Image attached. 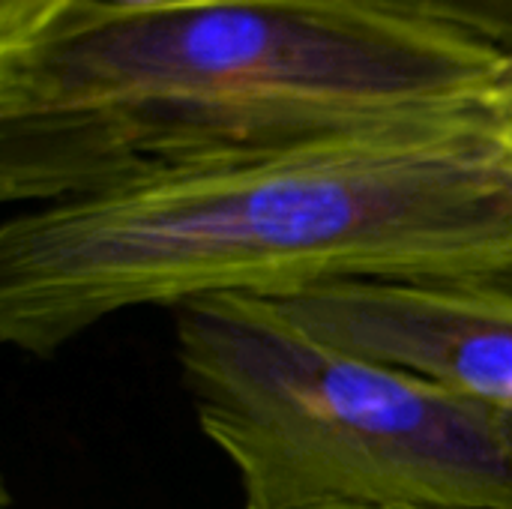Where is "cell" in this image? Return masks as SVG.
<instances>
[{
    "mask_svg": "<svg viewBox=\"0 0 512 509\" xmlns=\"http://www.w3.org/2000/svg\"><path fill=\"white\" fill-rule=\"evenodd\" d=\"M378 18L444 33L512 63V0H330Z\"/></svg>",
    "mask_w": 512,
    "mask_h": 509,
    "instance_id": "5b68a950",
    "label": "cell"
},
{
    "mask_svg": "<svg viewBox=\"0 0 512 509\" xmlns=\"http://www.w3.org/2000/svg\"><path fill=\"white\" fill-rule=\"evenodd\" d=\"M354 279L512 282L498 96L27 207L0 228V339L51 357L135 306Z\"/></svg>",
    "mask_w": 512,
    "mask_h": 509,
    "instance_id": "6da1fadb",
    "label": "cell"
},
{
    "mask_svg": "<svg viewBox=\"0 0 512 509\" xmlns=\"http://www.w3.org/2000/svg\"><path fill=\"white\" fill-rule=\"evenodd\" d=\"M72 0H0V48H12L57 18Z\"/></svg>",
    "mask_w": 512,
    "mask_h": 509,
    "instance_id": "8992f818",
    "label": "cell"
},
{
    "mask_svg": "<svg viewBox=\"0 0 512 509\" xmlns=\"http://www.w3.org/2000/svg\"><path fill=\"white\" fill-rule=\"evenodd\" d=\"M507 66L330 0H72L0 48V198L63 204L480 108Z\"/></svg>",
    "mask_w": 512,
    "mask_h": 509,
    "instance_id": "7a4b0ae2",
    "label": "cell"
},
{
    "mask_svg": "<svg viewBox=\"0 0 512 509\" xmlns=\"http://www.w3.org/2000/svg\"><path fill=\"white\" fill-rule=\"evenodd\" d=\"M309 509H405V507H309Z\"/></svg>",
    "mask_w": 512,
    "mask_h": 509,
    "instance_id": "9c48e42d",
    "label": "cell"
},
{
    "mask_svg": "<svg viewBox=\"0 0 512 509\" xmlns=\"http://www.w3.org/2000/svg\"><path fill=\"white\" fill-rule=\"evenodd\" d=\"M270 300L309 333L420 375L512 429V282L354 279Z\"/></svg>",
    "mask_w": 512,
    "mask_h": 509,
    "instance_id": "277c9868",
    "label": "cell"
},
{
    "mask_svg": "<svg viewBox=\"0 0 512 509\" xmlns=\"http://www.w3.org/2000/svg\"><path fill=\"white\" fill-rule=\"evenodd\" d=\"M174 315L198 426L246 509H512V429L486 408L309 333L270 297Z\"/></svg>",
    "mask_w": 512,
    "mask_h": 509,
    "instance_id": "3957f363",
    "label": "cell"
},
{
    "mask_svg": "<svg viewBox=\"0 0 512 509\" xmlns=\"http://www.w3.org/2000/svg\"><path fill=\"white\" fill-rule=\"evenodd\" d=\"M498 108H501V153L512 180V63L507 66V78L498 93Z\"/></svg>",
    "mask_w": 512,
    "mask_h": 509,
    "instance_id": "52a82bcc",
    "label": "cell"
},
{
    "mask_svg": "<svg viewBox=\"0 0 512 509\" xmlns=\"http://www.w3.org/2000/svg\"><path fill=\"white\" fill-rule=\"evenodd\" d=\"M111 3H126V6H153V3H168V0H111Z\"/></svg>",
    "mask_w": 512,
    "mask_h": 509,
    "instance_id": "ba28073f",
    "label": "cell"
}]
</instances>
